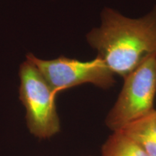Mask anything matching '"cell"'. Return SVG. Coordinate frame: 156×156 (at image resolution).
Here are the masks:
<instances>
[{"label":"cell","instance_id":"cell-1","mask_svg":"<svg viewBox=\"0 0 156 156\" xmlns=\"http://www.w3.org/2000/svg\"><path fill=\"white\" fill-rule=\"evenodd\" d=\"M101 24L86 36L115 75L125 78L149 56L156 55V6L140 18H130L110 7L101 13Z\"/></svg>","mask_w":156,"mask_h":156},{"label":"cell","instance_id":"cell-2","mask_svg":"<svg viewBox=\"0 0 156 156\" xmlns=\"http://www.w3.org/2000/svg\"><path fill=\"white\" fill-rule=\"evenodd\" d=\"M19 77V98L25 108L29 132L41 140L51 138L61 129L56 106L57 95L28 59L20 66Z\"/></svg>","mask_w":156,"mask_h":156},{"label":"cell","instance_id":"cell-3","mask_svg":"<svg viewBox=\"0 0 156 156\" xmlns=\"http://www.w3.org/2000/svg\"><path fill=\"white\" fill-rule=\"evenodd\" d=\"M124 80L118 98L106 118V126L112 132L155 111V54L146 58Z\"/></svg>","mask_w":156,"mask_h":156},{"label":"cell","instance_id":"cell-4","mask_svg":"<svg viewBox=\"0 0 156 156\" xmlns=\"http://www.w3.org/2000/svg\"><path fill=\"white\" fill-rule=\"evenodd\" d=\"M25 58L36 66L57 95L62 91L85 83L108 89L116 83L114 75L98 55L94 59L87 62L64 56L54 59H42L31 53Z\"/></svg>","mask_w":156,"mask_h":156},{"label":"cell","instance_id":"cell-5","mask_svg":"<svg viewBox=\"0 0 156 156\" xmlns=\"http://www.w3.org/2000/svg\"><path fill=\"white\" fill-rule=\"evenodd\" d=\"M155 112L156 110L119 130L136 142L148 156H156Z\"/></svg>","mask_w":156,"mask_h":156},{"label":"cell","instance_id":"cell-6","mask_svg":"<svg viewBox=\"0 0 156 156\" xmlns=\"http://www.w3.org/2000/svg\"><path fill=\"white\" fill-rule=\"evenodd\" d=\"M102 156H148L142 148L121 131L113 132L101 149Z\"/></svg>","mask_w":156,"mask_h":156},{"label":"cell","instance_id":"cell-7","mask_svg":"<svg viewBox=\"0 0 156 156\" xmlns=\"http://www.w3.org/2000/svg\"><path fill=\"white\" fill-rule=\"evenodd\" d=\"M155 123H156V112H155Z\"/></svg>","mask_w":156,"mask_h":156}]
</instances>
